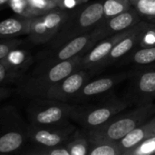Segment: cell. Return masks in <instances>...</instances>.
I'll use <instances>...</instances> for the list:
<instances>
[{"label": "cell", "instance_id": "e0dca14e", "mask_svg": "<svg viewBox=\"0 0 155 155\" xmlns=\"http://www.w3.org/2000/svg\"><path fill=\"white\" fill-rule=\"evenodd\" d=\"M135 127V123L134 120L126 118L122 119L114 124H113L107 131V134L111 139L119 140L126 136Z\"/></svg>", "mask_w": 155, "mask_h": 155}, {"label": "cell", "instance_id": "5bb4252c", "mask_svg": "<svg viewBox=\"0 0 155 155\" xmlns=\"http://www.w3.org/2000/svg\"><path fill=\"white\" fill-rule=\"evenodd\" d=\"M122 62L138 66L155 64V46L136 48L122 59Z\"/></svg>", "mask_w": 155, "mask_h": 155}, {"label": "cell", "instance_id": "ac0fdd59", "mask_svg": "<svg viewBox=\"0 0 155 155\" xmlns=\"http://www.w3.org/2000/svg\"><path fill=\"white\" fill-rule=\"evenodd\" d=\"M130 2L142 19L155 24V0H130Z\"/></svg>", "mask_w": 155, "mask_h": 155}, {"label": "cell", "instance_id": "f1b7e54d", "mask_svg": "<svg viewBox=\"0 0 155 155\" xmlns=\"http://www.w3.org/2000/svg\"><path fill=\"white\" fill-rule=\"evenodd\" d=\"M69 152H70V154L71 155H85L86 149H85V147L83 144L77 143V144H74L70 149Z\"/></svg>", "mask_w": 155, "mask_h": 155}, {"label": "cell", "instance_id": "603a6c76", "mask_svg": "<svg viewBox=\"0 0 155 155\" xmlns=\"http://www.w3.org/2000/svg\"><path fill=\"white\" fill-rule=\"evenodd\" d=\"M21 44L19 39H2L0 40V61L6 58Z\"/></svg>", "mask_w": 155, "mask_h": 155}, {"label": "cell", "instance_id": "8992f818", "mask_svg": "<svg viewBox=\"0 0 155 155\" xmlns=\"http://www.w3.org/2000/svg\"><path fill=\"white\" fill-rule=\"evenodd\" d=\"M98 42L100 41L93 30L87 34L72 39L62 46L46 52L40 57V64L51 65L59 62L70 60L78 55H84Z\"/></svg>", "mask_w": 155, "mask_h": 155}, {"label": "cell", "instance_id": "d6986e66", "mask_svg": "<svg viewBox=\"0 0 155 155\" xmlns=\"http://www.w3.org/2000/svg\"><path fill=\"white\" fill-rule=\"evenodd\" d=\"M137 88L142 94H155V70H148L139 74Z\"/></svg>", "mask_w": 155, "mask_h": 155}, {"label": "cell", "instance_id": "ffe728a7", "mask_svg": "<svg viewBox=\"0 0 155 155\" xmlns=\"http://www.w3.org/2000/svg\"><path fill=\"white\" fill-rule=\"evenodd\" d=\"M22 155H71L70 152L65 148H46L36 146L27 150Z\"/></svg>", "mask_w": 155, "mask_h": 155}, {"label": "cell", "instance_id": "2e32d148", "mask_svg": "<svg viewBox=\"0 0 155 155\" xmlns=\"http://www.w3.org/2000/svg\"><path fill=\"white\" fill-rule=\"evenodd\" d=\"M130 0H104L103 5L104 20H108L114 16L121 15L132 8Z\"/></svg>", "mask_w": 155, "mask_h": 155}, {"label": "cell", "instance_id": "4316f807", "mask_svg": "<svg viewBox=\"0 0 155 155\" xmlns=\"http://www.w3.org/2000/svg\"><path fill=\"white\" fill-rule=\"evenodd\" d=\"M90 155H115V151L109 145H103L93 150Z\"/></svg>", "mask_w": 155, "mask_h": 155}, {"label": "cell", "instance_id": "9a60e30c", "mask_svg": "<svg viewBox=\"0 0 155 155\" xmlns=\"http://www.w3.org/2000/svg\"><path fill=\"white\" fill-rule=\"evenodd\" d=\"M25 65L13 64L8 58L0 61V87L8 86L9 84L21 79L22 71Z\"/></svg>", "mask_w": 155, "mask_h": 155}, {"label": "cell", "instance_id": "484cf974", "mask_svg": "<svg viewBox=\"0 0 155 155\" xmlns=\"http://www.w3.org/2000/svg\"><path fill=\"white\" fill-rule=\"evenodd\" d=\"M155 151V137L146 140L144 143L141 144L138 150V153L140 155H148Z\"/></svg>", "mask_w": 155, "mask_h": 155}, {"label": "cell", "instance_id": "44dd1931", "mask_svg": "<svg viewBox=\"0 0 155 155\" xmlns=\"http://www.w3.org/2000/svg\"><path fill=\"white\" fill-rule=\"evenodd\" d=\"M111 116V111L107 108L97 109L92 112L87 118V122L91 125H99L106 122Z\"/></svg>", "mask_w": 155, "mask_h": 155}, {"label": "cell", "instance_id": "7402d4cb", "mask_svg": "<svg viewBox=\"0 0 155 155\" xmlns=\"http://www.w3.org/2000/svg\"><path fill=\"white\" fill-rule=\"evenodd\" d=\"M144 137V133L142 129L134 128L122 140V144L125 148H131L140 143Z\"/></svg>", "mask_w": 155, "mask_h": 155}, {"label": "cell", "instance_id": "30bf717a", "mask_svg": "<svg viewBox=\"0 0 155 155\" xmlns=\"http://www.w3.org/2000/svg\"><path fill=\"white\" fill-rule=\"evenodd\" d=\"M86 70L87 69L81 68L59 83L55 84L48 90L45 98L52 100H63L78 93L89 77V73Z\"/></svg>", "mask_w": 155, "mask_h": 155}, {"label": "cell", "instance_id": "3957f363", "mask_svg": "<svg viewBox=\"0 0 155 155\" xmlns=\"http://www.w3.org/2000/svg\"><path fill=\"white\" fill-rule=\"evenodd\" d=\"M28 127L14 106L0 109V153L12 154L28 141Z\"/></svg>", "mask_w": 155, "mask_h": 155}, {"label": "cell", "instance_id": "ba28073f", "mask_svg": "<svg viewBox=\"0 0 155 155\" xmlns=\"http://www.w3.org/2000/svg\"><path fill=\"white\" fill-rule=\"evenodd\" d=\"M142 20L143 19L137 13V11L134 7H132L130 10L121 15L114 16L108 20L102 21L94 29V31L97 35L99 41H102L109 36L131 29Z\"/></svg>", "mask_w": 155, "mask_h": 155}, {"label": "cell", "instance_id": "6da1fadb", "mask_svg": "<svg viewBox=\"0 0 155 155\" xmlns=\"http://www.w3.org/2000/svg\"><path fill=\"white\" fill-rule=\"evenodd\" d=\"M84 55L75 56L70 60L59 62L51 65L39 64L27 77L21 78L16 89L17 93L27 99L45 98L48 90L55 84L74 72L81 69Z\"/></svg>", "mask_w": 155, "mask_h": 155}, {"label": "cell", "instance_id": "8fae6325", "mask_svg": "<svg viewBox=\"0 0 155 155\" xmlns=\"http://www.w3.org/2000/svg\"><path fill=\"white\" fill-rule=\"evenodd\" d=\"M63 133L50 127H28V141L36 146L54 148L64 142Z\"/></svg>", "mask_w": 155, "mask_h": 155}, {"label": "cell", "instance_id": "83f0119b", "mask_svg": "<svg viewBox=\"0 0 155 155\" xmlns=\"http://www.w3.org/2000/svg\"><path fill=\"white\" fill-rule=\"evenodd\" d=\"M15 89L9 87V86H4V87H0V102L4 101L5 99H7L8 97H10L14 93H15Z\"/></svg>", "mask_w": 155, "mask_h": 155}, {"label": "cell", "instance_id": "7a4b0ae2", "mask_svg": "<svg viewBox=\"0 0 155 155\" xmlns=\"http://www.w3.org/2000/svg\"><path fill=\"white\" fill-rule=\"evenodd\" d=\"M103 5L104 1L93 2L71 10L57 34L49 42L51 49L93 31L104 20Z\"/></svg>", "mask_w": 155, "mask_h": 155}, {"label": "cell", "instance_id": "4fadbf2b", "mask_svg": "<svg viewBox=\"0 0 155 155\" xmlns=\"http://www.w3.org/2000/svg\"><path fill=\"white\" fill-rule=\"evenodd\" d=\"M127 77V74H120L114 76H108L97 79L84 84L81 91V94L84 96H93L95 94H103L110 90L118 81Z\"/></svg>", "mask_w": 155, "mask_h": 155}, {"label": "cell", "instance_id": "9c48e42d", "mask_svg": "<svg viewBox=\"0 0 155 155\" xmlns=\"http://www.w3.org/2000/svg\"><path fill=\"white\" fill-rule=\"evenodd\" d=\"M133 28L134 27L98 42L90 51H88L83 56L81 62V68L95 71L96 67L108 56L114 47L121 40L126 37L133 31Z\"/></svg>", "mask_w": 155, "mask_h": 155}, {"label": "cell", "instance_id": "7c38bea8", "mask_svg": "<svg viewBox=\"0 0 155 155\" xmlns=\"http://www.w3.org/2000/svg\"><path fill=\"white\" fill-rule=\"evenodd\" d=\"M31 18H7L0 21V40L28 35Z\"/></svg>", "mask_w": 155, "mask_h": 155}, {"label": "cell", "instance_id": "cb8c5ba5", "mask_svg": "<svg viewBox=\"0 0 155 155\" xmlns=\"http://www.w3.org/2000/svg\"><path fill=\"white\" fill-rule=\"evenodd\" d=\"M155 46V24L149 23L144 29L140 44V47H153Z\"/></svg>", "mask_w": 155, "mask_h": 155}, {"label": "cell", "instance_id": "52a82bcc", "mask_svg": "<svg viewBox=\"0 0 155 155\" xmlns=\"http://www.w3.org/2000/svg\"><path fill=\"white\" fill-rule=\"evenodd\" d=\"M148 24L149 22L142 20L140 23L135 25L133 28V31L114 47L108 56L96 67L95 71L112 65L113 64L122 60L124 56L140 46L143 33Z\"/></svg>", "mask_w": 155, "mask_h": 155}, {"label": "cell", "instance_id": "277c9868", "mask_svg": "<svg viewBox=\"0 0 155 155\" xmlns=\"http://www.w3.org/2000/svg\"><path fill=\"white\" fill-rule=\"evenodd\" d=\"M70 11L54 8L43 15L32 17L28 36L35 44L49 43L57 34L62 25L69 15Z\"/></svg>", "mask_w": 155, "mask_h": 155}, {"label": "cell", "instance_id": "5b68a950", "mask_svg": "<svg viewBox=\"0 0 155 155\" xmlns=\"http://www.w3.org/2000/svg\"><path fill=\"white\" fill-rule=\"evenodd\" d=\"M66 111V107L58 104L56 100L32 99L26 110L28 124L35 127L54 126L64 119Z\"/></svg>", "mask_w": 155, "mask_h": 155}, {"label": "cell", "instance_id": "f546056e", "mask_svg": "<svg viewBox=\"0 0 155 155\" xmlns=\"http://www.w3.org/2000/svg\"><path fill=\"white\" fill-rule=\"evenodd\" d=\"M0 155H12V154H6V153H0Z\"/></svg>", "mask_w": 155, "mask_h": 155}, {"label": "cell", "instance_id": "d4e9b609", "mask_svg": "<svg viewBox=\"0 0 155 155\" xmlns=\"http://www.w3.org/2000/svg\"><path fill=\"white\" fill-rule=\"evenodd\" d=\"M89 0H55L57 8L71 11L85 5Z\"/></svg>", "mask_w": 155, "mask_h": 155}]
</instances>
